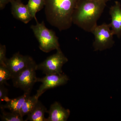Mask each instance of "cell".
I'll use <instances>...</instances> for the list:
<instances>
[{
	"label": "cell",
	"mask_w": 121,
	"mask_h": 121,
	"mask_svg": "<svg viewBox=\"0 0 121 121\" xmlns=\"http://www.w3.org/2000/svg\"><path fill=\"white\" fill-rule=\"evenodd\" d=\"M80 0H45L47 21L60 31L71 27L74 11Z\"/></svg>",
	"instance_id": "6da1fadb"
},
{
	"label": "cell",
	"mask_w": 121,
	"mask_h": 121,
	"mask_svg": "<svg viewBox=\"0 0 121 121\" xmlns=\"http://www.w3.org/2000/svg\"><path fill=\"white\" fill-rule=\"evenodd\" d=\"M106 4L99 0H80L73 14V23L85 31L91 32L98 25Z\"/></svg>",
	"instance_id": "7a4b0ae2"
},
{
	"label": "cell",
	"mask_w": 121,
	"mask_h": 121,
	"mask_svg": "<svg viewBox=\"0 0 121 121\" xmlns=\"http://www.w3.org/2000/svg\"><path fill=\"white\" fill-rule=\"evenodd\" d=\"M30 28L39 42V48L41 51L48 53L60 48L58 37L56 33L48 29L43 21L40 23L37 21L35 25H32Z\"/></svg>",
	"instance_id": "3957f363"
},
{
	"label": "cell",
	"mask_w": 121,
	"mask_h": 121,
	"mask_svg": "<svg viewBox=\"0 0 121 121\" xmlns=\"http://www.w3.org/2000/svg\"><path fill=\"white\" fill-rule=\"evenodd\" d=\"M94 36L93 46L95 51H102L112 47L115 42L110 24L97 25L91 32Z\"/></svg>",
	"instance_id": "277c9868"
},
{
	"label": "cell",
	"mask_w": 121,
	"mask_h": 121,
	"mask_svg": "<svg viewBox=\"0 0 121 121\" xmlns=\"http://www.w3.org/2000/svg\"><path fill=\"white\" fill-rule=\"evenodd\" d=\"M37 65L35 62L21 71L12 79L13 86L20 88L24 92L31 93L37 78Z\"/></svg>",
	"instance_id": "5b68a950"
},
{
	"label": "cell",
	"mask_w": 121,
	"mask_h": 121,
	"mask_svg": "<svg viewBox=\"0 0 121 121\" xmlns=\"http://www.w3.org/2000/svg\"><path fill=\"white\" fill-rule=\"evenodd\" d=\"M68 61L60 48L55 54L48 56L43 62L37 65V70L42 71L45 75L63 73L62 68Z\"/></svg>",
	"instance_id": "8992f818"
},
{
	"label": "cell",
	"mask_w": 121,
	"mask_h": 121,
	"mask_svg": "<svg viewBox=\"0 0 121 121\" xmlns=\"http://www.w3.org/2000/svg\"><path fill=\"white\" fill-rule=\"evenodd\" d=\"M69 80L68 76L64 73L45 75L43 78H37L36 82L41 83L36 95L38 97L48 89H53L66 84Z\"/></svg>",
	"instance_id": "52a82bcc"
},
{
	"label": "cell",
	"mask_w": 121,
	"mask_h": 121,
	"mask_svg": "<svg viewBox=\"0 0 121 121\" xmlns=\"http://www.w3.org/2000/svg\"><path fill=\"white\" fill-rule=\"evenodd\" d=\"M35 62L31 56L23 55L18 52L13 54L10 58L7 59L5 65L11 72L13 77Z\"/></svg>",
	"instance_id": "ba28073f"
},
{
	"label": "cell",
	"mask_w": 121,
	"mask_h": 121,
	"mask_svg": "<svg viewBox=\"0 0 121 121\" xmlns=\"http://www.w3.org/2000/svg\"><path fill=\"white\" fill-rule=\"evenodd\" d=\"M11 13L14 18L27 24L33 17L29 12L27 5L24 4L21 0H12L11 2Z\"/></svg>",
	"instance_id": "9c48e42d"
},
{
	"label": "cell",
	"mask_w": 121,
	"mask_h": 121,
	"mask_svg": "<svg viewBox=\"0 0 121 121\" xmlns=\"http://www.w3.org/2000/svg\"><path fill=\"white\" fill-rule=\"evenodd\" d=\"M109 13L111 17L110 24L114 35L120 38L121 36V5L117 1L110 8Z\"/></svg>",
	"instance_id": "30bf717a"
},
{
	"label": "cell",
	"mask_w": 121,
	"mask_h": 121,
	"mask_svg": "<svg viewBox=\"0 0 121 121\" xmlns=\"http://www.w3.org/2000/svg\"><path fill=\"white\" fill-rule=\"evenodd\" d=\"M47 113L49 115L45 121H66L70 112L69 109H65L60 103L55 102L51 105Z\"/></svg>",
	"instance_id": "8fae6325"
},
{
	"label": "cell",
	"mask_w": 121,
	"mask_h": 121,
	"mask_svg": "<svg viewBox=\"0 0 121 121\" xmlns=\"http://www.w3.org/2000/svg\"><path fill=\"white\" fill-rule=\"evenodd\" d=\"M30 93L24 92L23 95L13 99H11L4 105H1L0 108L7 109L11 112L20 113L22 105L26 99L30 95Z\"/></svg>",
	"instance_id": "7c38bea8"
},
{
	"label": "cell",
	"mask_w": 121,
	"mask_h": 121,
	"mask_svg": "<svg viewBox=\"0 0 121 121\" xmlns=\"http://www.w3.org/2000/svg\"><path fill=\"white\" fill-rule=\"evenodd\" d=\"M47 111L45 106L39 100L33 109L28 115L26 121H45L44 116Z\"/></svg>",
	"instance_id": "4fadbf2b"
},
{
	"label": "cell",
	"mask_w": 121,
	"mask_h": 121,
	"mask_svg": "<svg viewBox=\"0 0 121 121\" xmlns=\"http://www.w3.org/2000/svg\"><path fill=\"white\" fill-rule=\"evenodd\" d=\"M39 98L36 94L28 97L22 105L20 111V114L22 117L27 115L32 111L39 101Z\"/></svg>",
	"instance_id": "5bb4252c"
},
{
	"label": "cell",
	"mask_w": 121,
	"mask_h": 121,
	"mask_svg": "<svg viewBox=\"0 0 121 121\" xmlns=\"http://www.w3.org/2000/svg\"><path fill=\"white\" fill-rule=\"evenodd\" d=\"M45 0H29L27 4L29 11L31 15L35 19L36 22H37L36 17V13L41 11L44 7Z\"/></svg>",
	"instance_id": "9a60e30c"
},
{
	"label": "cell",
	"mask_w": 121,
	"mask_h": 121,
	"mask_svg": "<svg viewBox=\"0 0 121 121\" xmlns=\"http://www.w3.org/2000/svg\"><path fill=\"white\" fill-rule=\"evenodd\" d=\"M1 115V118L2 121H24L23 117L19 113L7 112L4 109L0 108Z\"/></svg>",
	"instance_id": "2e32d148"
},
{
	"label": "cell",
	"mask_w": 121,
	"mask_h": 121,
	"mask_svg": "<svg viewBox=\"0 0 121 121\" xmlns=\"http://www.w3.org/2000/svg\"><path fill=\"white\" fill-rule=\"evenodd\" d=\"M12 78V74L7 67L0 65V85L8 84L7 81Z\"/></svg>",
	"instance_id": "e0dca14e"
},
{
	"label": "cell",
	"mask_w": 121,
	"mask_h": 121,
	"mask_svg": "<svg viewBox=\"0 0 121 121\" xmlns=\"http://www.w3.org/2000/svg\"><path fill=\"white\" fill-rule=\"evenodd\" d=\"M4 85H0V102L5 101L7 102L10 100L8 97V91L5 88Z\"/></svg>",
	"instance_id": "ac0fdd59"
},
{
	"label": "cell",
	"mask_w": 121,
	"mask_h": 121,
	"mask_svg": "<svg viewBox=\"0 0 121 121\" xmlns=\"http://www.w3.org/2000/svg\"><path fill=\"white\" fill-rule=\"evenodd\" d=\"M6 46L0 44V65L6 66L5 62L8 59L6 57Z\"/></svg>",
	"instance_id": "d6986e66"
},
{
	"label": "cell",
	"mask_w": 121,
	"mask_h": 121,
	"mask_svg": "<svg viewBox=\"0 0 121 121\" xmlns=\"http://www.w3.org/2000/svg\"><path fill=\"white\" fill-rule=\"evenodd\" d=\"M12 0H0V9L2 10L4 8L6 5L11 2Z\"/></svg>",
	"instance_id": "ffe728a7"
},
{
	"label": "cell",
	"mask_w": 121,
	"mask_h": 121,
	"mask_svg": "<svg viewBox=\"0 0 121 121\" xmlns=\"http://www.w3.org/2000/svg\"><path fill=\"white\" fill-rule=\"evenodd\" d=\"M99 0L101 1H103L105 2V3H106L107 2H108V1H110L111 0Z\"/></svg>",
	"instance_id": "44dd1931"
}]
</instances>
